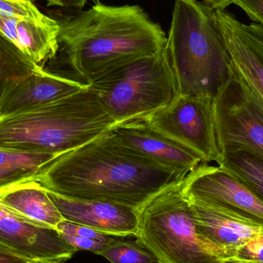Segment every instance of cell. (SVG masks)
<instances>
[{"mask_svg":"<svg viewBox=\"0 0 263 263\" xmlns=\"http://www.w3.org/2000/svg\"><path fill=\"white\" fill-rule=\"evenodd\" d=\"M212 16L233 70L263 100V26L246 24L225 10L213 9Z\"/></svg>","mask_w":263,"mask_h":263,"instance_id":"cell-10","label":"cell"},{"mask_svg":"<svg viewBox=\"0 0 263 263\" xmlns=\"http://www.w3.org/2000/svg\"><path fill=\"white\" fill-rule=\"evenodd\" d=\"M0 205L15 216L42 227L57 229L64 220L47 190L36 180L22 182L1 192Z\"/></svg>","mask_w":263,"mask_h":263,"instance_id":"cell-17","label":"cell"},{"mask_svg":"<svg viewBox=\"0 0 263 263\" xmlns=\"http://www.w3.org/2000/svg\"><path fill=\"white\" fill-rule=\"evenodd\" d=\"M233 1L234 0H202V3L213 10H225L233 4Z\"/></svg>","mask_w":263,"mask_h":263,"instance_id":"cell-28","label":"cell"},{"mask_svg":"<svg viewBox=\"0 0 263 263\" xmlns=\"http://www.w3.org/2000/svg\"><path fill=\"white\" fill-rule=\"evenodd\" d=\"M87 85L40 68L5 96L0 103V118L45 106L75 93Z\"/></svg>","mask_w":263,"mask_h":263,"instance_id":"cell-15","label":"cell"},{"mask_svg":"<svg viewBox=\"0 0 263 263\" xmlns=\"http://www.w3.org/2000/svg\"><path fill=\"white\" fill-rule=\"evenodd\" d=\"M228 260L230 261V262L231 263H253L250 262H246V261L237 260V259H228Z\"/></svg>","mask_w":263,"mask_h":263,"instance_id":"cell-30","label":"cell"},{"mask_svg":"<svg viewBox=\"0 0 263 263\" xmlns=\"http://www.w3.org/2000/svg\"><path fill=\"white\" fill-rule=\"evenodd\" d=\"M184 196L231 210L263 224V201L240 181L221 168L201 162L181 182Z\"/></svg>","mask_w":263,"mask_h":263,"instance_id":"cell-9","label":"cell"},{"mask_svg":"<svg viewBox=\"0 0 263 263\" xmlns=\"http://www.w3.org/2000/svg\"><path fill=\"white\" fill-rule=\"evenodd\" d=\"M230 259L253 263H263V233L242 246L236 256Z\"/></svg>","mask_w":263,"mask_h":263,"instance_id":"cell-24","label":"cell"},{"mask_svg":"<svg viewBox=\"0 0 263 263\" xmlns=\"http://www.w3.org/2000/svg\"><path fill=\"white\" fill-rule=\"evenodd\" d=\"M35 261L23 257L7 247L0 244V263H34Z\"/></svg>","mask_w":263,"mask_h":263,"instance_id":"cell-26","label":"cell"},{"mask_svg":"<svg viewBox=\"0 0 263 263\" xmlns=\"http://www.w3.org/2000/svg\"><path fill=\"white\" fill-rule=\"evenodd\" d=\"M112 129L123 143L184 179L202 162L194 152L155 130L142 119L117 125Z\"/></svg>","mask_w":263,"mask_h":263,"instance_id":"cell-12","label":"cell"},{"mask_svg":"<svg viewBox=\"0 0 263 263\" xmlns=\"http://www.w3.org/2000/svg\"><path fill=\"white\" fill-rule=\"evenodd\" d=\"M91 86L98 91L115 126L145 118L179 94L166 47L115 69Z\"/></svg>","mask_w":263,"mask_h":263,"instance_id":"cell-6","label":"cell"},{"mask_svg":"<svg viewBox=\"0 0 263 263\" xmlns=\"http://www.w3.org/2000/svg\"><path fill=\"white\" fill-rule=\"evenodd\" d=\"M222 263H231L230 262V261L228 260V259H226L225 261H224L223 262H222Z\"/></svg>","mask_w":263,"mask_h":263,"instance_id":"cell-31","label":"cell"},{"mask_svg":"<svg viewBox=\"0 0 263 263\" xmlns=\"http://www.w3.org/2000/svg\"><path fill=\"white\" fill-rule=\"evenodd\" d=\"M87 0H47L49 6H60L67 9H81L84 7Z\"/></svg>","mask_w":263,"mask_h":263,"instance_id":"cell-27","label":"cell"},{"mask_svg":"<svg viewBox=\"0 0 263 263\" xmlns=\"http://www.w3.org/2000/svg\"><path fill=\"white\" fill-rule=\"evenodd\" d=\"M198 233L230 258L248 241L263 233V224L231 210L190 200Z\"/></svg>","mask_w":263,"mask_h":263,"instance_id":"cell-14","label":"cell"},{"mask_svg":"<svg viewBox=\"0 0 263 263\" xmlns=\"http://www.w3.org/2000/svg\"><path fill=\"white\" fill-rule=\"evenodd\" d=\"M214 99L179 94L143 120L155 130L190 148L203 162L222 160L216 138Z\"/></svg>","mask_w":263,"mask_h":263,"instance_id":"cell-8","label":"cell"},{"mask_svg":"<svg viewBox=\"0 0 263 263\" xmlns=\"http://www.w3.org/2000/svg\"><path fill=\"white\" fill-rule=\"evenodd\" d=\"M181 182L159 190L136 210L137 240L160 263H222L230 259L198 233Z\"/></svg>","mask_w":263,"mask_h":263,"instance_id":"cell-5","label":"cell"},{"mask_svg":"<svg viewBox=\"0 0 263 263\" xmlns=\"http://www.w3.org/2000/svg\"><path fill=\"white\" fill-rule=\"evenodd\" d=\"M60 29L59 21L47 15L40 20H18L0 15V32L42 67L60 49Z\"/></svg>","mask_w":263,"mask_h":263,"instance_id":"cell-16","label":"cell"},{"mask_svg":"<svg viewBox=\"0 0 263 263\" xmlns=\"http://www.w3.org/2000/svg\"><path fill=\"white\" fill-rule=\"evenodd\" d=\"M47 192L64 220L117 237L137 235V211L133 209L110 202L73 199Z\"/></svg>","mask_w":263,"mask_h":263,"instance_id":"cell-13","label":"cell"},{"mask_svg":"<svg viewBox=\"0 0 263 263\" xmlns=\"http://www.w3.org/2000/svg\"><path fill=\"white\" fill-rule=\"evenodd\" d=\"M183 179L123 143L111 129L60 155L36 181L60 196L137 210L159 190Z\"/></svg>","mask_w":263,"mask_h":263,"instance_id":"cell-1","label":"cell"},{"mask_svg":"<svg viewBox=\"0 0 263 263\" xmlns=\"http://www.w3.org/2000/svg\"><path fill=\"white\" fill-rule=\"evenodd\" d=\"M97 255L103 256L111 263H154L157 258L139 241H126L114 239Z\"/></svg>","mask_w":263,"mask_h":263,"instance_id":"cell-22","label":"cell"},{"mask_svg":"<svg viewBox=\"0 0 263 263\" xmlns=\"http://www.w3.org/2000/svg\"><path fill=\"white\" fill-rule=\"evenodd\" d=\"M60 156L0 148V193L17 184L37 180L46 167Z\"/></svg>","mask_w":263,"mask_h":263,"instance_id":"cell-18","label":"cell"},{"mask_svg":"<svg viewBox=\"0 0 263 263\" xmlns=\"http://www.w3.org/2000/svg\"><path fill=\"white\" fill-rule=\"evenodd\" d=\"M213 106L221 154L244 151L263 159V100L233 69Z\"/></svg>","mask_w":263,"mask_h":263,"instance_id":"cell-7","label":"cell"},{"mask_svg":"<svg viewBox=\"0 0 263 263\" xmlns=\"http://www.w3.org/2000/svg\"><path fill=\"white\" fill-rule=\"evenodd\" d=\"M233 4L242 9L250 20L263 26V0H234Z\"/></svg>","mask_w":263,"mask_h":263,"instance_id":"cell-25","label":"cell"},{"mask_svg":"<svg viewBox=\"0 0 263 263\" xmlns=\"http://www.w3.org/2000/svg\"><path fill=\"white\" fill-rule=\"evenodd\" d=\"M0 15L18 20H40L46 15L31 0H0Z\"/></svg>","mask_w":263,"mask_h":263,"instance_id":"cell-23","label":"cell"},{"mask_svg":"<svg viewBox=\"0 0 263 263\" xmlns=\"http://www.w3.org/2000/svg\"><path fill=\"white\" fill-rule=\"evenodd\" d=\"M62 237L77 251H89L97 254L115 238L93 229L63 220L57 227Z\"/></svg>","mask_w":263,"mask_h":263,"instance_id":"cell-21","label":"cell"},{"mask_svg":"<svg viewBox=\"0 0 263 263\" xmlns=\"http://www.w3.org/2000/svg\"><path fill=\"white\" fill-rule=\"evenodd\" d=\"M154 263H160V262H154Z\"/></svg>","mask_w":263,"mask_h":263,"instance_id":"cell-32","label":"cell"},{"mask_svg":"<svg viewBox=\"0 0 263 263\" xmlns=\"http://www.w3.org/2000/svg\"><path fill=\"white\" fill-rule=\"evenodd\" d=\"M0 244L32 260L71 259L77 250L57 229L42 227L0 205Z\"/></svg>","mask_w":263,"mask_h":263,"instance_id":"cell-11","label":"cell"},{"mask_svg":"<svg viewBox=\"0 0 263 263\" xmlns=\"http://www.w3.org/2000/svg\"><path fill=\"white\" fill-rule=\"evenodd\" d=\"M64 261L58 259H44V260H36L34 263H63Z\"/></svg>","mask_w":263,"mask_h":263,"instance_id":"cell-29","label":"cell"},{"mask_svg":"<svg viewBox=\"0 0 263 263\" xmlns=\"http://www.w3.org/2000/svg\"><path fill=\"white\" fill-rule=\"evenodd\" d=\"M115 125L98 91L88 84L45 106L0 118V148L62 155Z\"/></svg>","mask_w":263,"mask_h":263,"instance_id":"cell-3","label":"cell"},{"mask_svg":"<svg viewBox=\"0 0 263 263\" xmlns=\"http://www.w3.org/2000/svg\"><path fill=\"white\" fill-rule=\"evenodd\" d=\"M40 68L0 32V103L14 86Z\"/></svg>","mask_w":263,"mask_h":263,"instance_id":"cell-19","label":"cell"},{"mask_svg":"<svg viewBox=\"0 0 263 263\" xmlns=\"http://www.w3.org/2000/svg\"><path fill=\"white\" fill-rule=\"evenodd\" d=\"M59 23L60 49L86 84L166 46L162 28L139 6L97 3Z\"/></svg>","mask_w":263,"mask_h":263,"instance_id":"cell-2","label":"cell"},{"mask_svg":"<svg viewBox=\"0 0 263 263\" xmlns=\"http://www.w3.org/2000/svg\"><path fill=\"white\" fill-rule=\"evenodd\" d=\"M212 11L197 0H175L166 47L180 95L214 99L233 70Z\"/></svg>","mask_w":263,"mask_h":263,"instance_id":"cell-4","label":"cell"},{"mask_svg":"<svg viewBox=\"0 0 263 263\" xmlns=\"http://www.w3.org/2000/svg\"><path fill=\"white\" fill-rule=\"evenodd\" d=\"M218 165L263 201V159L247 152H230L222 155Z\"/></svg>","mask_w":263,"mask_h":263,"instance_id":"cell-20","label":"cell"}]
</instances>
